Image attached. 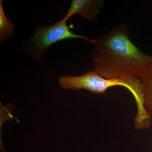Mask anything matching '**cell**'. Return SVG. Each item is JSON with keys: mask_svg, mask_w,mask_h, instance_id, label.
I'll list each match as a JSON object with an SVG mask.
<instances>
[{"mask_svg": "<svg viewBox=\"0 0 152 152\" xmlns=\"http://www.w3.org/2000/svg\"><path fill=\"white\" fill-rule=\"evenodd\" d=\"M129 34L126 26L122 24L94 40L93 64L95 72L104 78L138 80L152 59L133 43Z\"/></svg>", "mask_w": 152, "mask_h": 152, "instance_id": "6da1fadb", "label": "cell"}, {"mask_svg": "<svg viewBox=\"0 0 152 152\" xmlns=\"http://www.w3.org/2000/svg\"><path fill=\"white\" fill-rule=\"evenodd\" d=\"M60 86L66 89L79 91L85 89L94 94H104L109 88L120 86L125 87L134 98L137 110L142 111L144 107L143 93L141 78L134 81L123 79L104 78L95 71H89L80 76H61L58 79Z\"/></svg>", "mask_w": 152, "mask_h": 152, "instance_id": "7a4b0ae2", "label": "cell"}, {"mask_svg": "<svg viewBox=\"0 0 152 152\" xmlns=\"http://www.w3.org/2000/svg\"><path fill=\"white\" fill-rule=\"evenodd\" d=\"M71 38L84 39L92 43L94 41L74 34L66 22L61 19L50 26H37L34 34L28 40L29 48L27 53L34 59L39 60L52 45Z\"/></svg>", "mask_w": 152, "mask_h": 152, "instance_id": "3957f363", "label": "cell"}, {"mask_svg": "<svg viewBox=\"0 0 152 152\" xmlns=\"http://www.w3.org/2000/svg\"><path fill=\"white\" fill-rule=\"evenodd\" d=\"M104 3L102 0H73L67 12L62 20L66 22L72 16L77 14L85 18L94 20L99 14Z\"/></svg>", "mask_w": 152, "mask_h": 152, "instance_id": "277c9868", "label": "cell"}, {"mask_svg": "<svg viewBox=\"0 0 152 152\" xmlns=\"http://www.w3.org/2000/svg\"><path fill=\"white\" fill-rule=\"evenodd\" d=\"M140 78L144 106L148 113L152 117V59L145 66Z\"/></svg>", "mask_w": 152, "mask_h": 152, "instance_id": "5b68a950", "label": "cell"}, {"mask_svg": "<svg viewBox=\"0 0 152 152\" xmlns=\"http://www.w3.org/2000/svg\"><path fill=\"white\" fill-rule=\"evenodd\" d=\"M15 26L6 17L3 9V1H0V40L4 42L12 36Z\"/></svg>", "mask_w": 152, "mask_h": 152, "instance_id": "8992f818", "label": "cell"}]
</instances>
